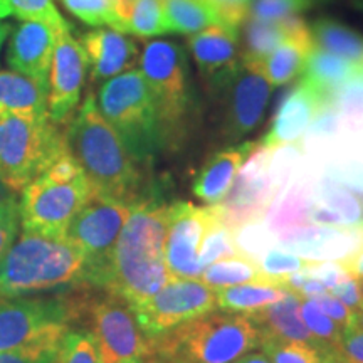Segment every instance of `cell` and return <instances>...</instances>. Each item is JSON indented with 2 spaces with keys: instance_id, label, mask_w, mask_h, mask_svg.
Wrapping results in <instances>:
<instances>
[{
  "instance_id": "13",
  "label": "cell",
  "mask_w": 363,
  "mask_h": 363,
  "mask_svg": "<svg viewBox=\"0 0 363 363\" xmlns=\"http://www.w3.org/2000/svg\"><path fill=\"white\" fill-rule=\"evenodd\" d=\"M279 189L272 177V152L257 148L240 167L233 190L225 195L219 208L220 222L233 233L264 219Z\"/></svg>"
},
{
  "instance_id": "11",
  "label": "cell",
  "mask_w": 363,
  "mask_h": 363,
  "mask_svg": "<svg viewBox=\"0 0 363 363\" xmlns=\"http://www.w3.org/2000/svg\"><path fill=\"white\" fill-rule=\"evenodd\" d=\"M86 310L101 363H145L153 357L152 342L123 299L106 293Z\"/></svg>"
},
{
  "instance_id": "12",
  "label": "cell",
  "mask_w": 363,
  "mask_h": 363,
  "mask_svg": "<svg viewBox=\"0 0 363 363\" xmlns=\"http://www.w3.org/2000/svg\"><path fill=\"white\" fill-rule=\"evenodd\" d=\"M216 293L201 279L170 278L160 291L133 308V315L148 340L162 337L185 321L214 311Z\"/></svg>"
},
{
  "instance_id": "21",
  "label": "cell",
  "mask_w": 363,
  "mask_h": 363,
  "mask_svg": "<svg viewBox=\"0 0 363 363\" xmlns=\"http://www.w3.org/2000/svg\"><path fill=\"white\" fill-rule=\"evenodd\" d=\"M308 220L311 225L325 227L363 225V201L353 190L325 177L310 189Z\"/></svg>"
},
{
  "instance_id": "34",
  "label": "cell",
  "mask_w": 363,
  "mask_h": 363,
  "mask_svg": "<svg viewBox=\"0 0 363 363\" xmlns=\"http://www.w3.org/2000/svg\"><path fill=\"white\" fill-rule=\"evenodd\" d=\"M262 353L272 363H338L333 352L321 350L308 343L261 338Z\"/></svg>"
},
{
  "instance_id": "18",
  "label": "cell",
  "mask_w": 363,
  "mask_h": 363,
  "mask_svg": "<svg viewBox=\"0 0 363 363\" xmlns=\"http://www.w3.org/2000/svg\"><path fill=\"white\" fill-rule=\"evenodd\" d=\"M335 103L301 79L281 101L269 130L259 140V148L267 152L284 147H299L313 120L325 106Z\"/></svg>"
},
{
  "instance_id": "4",
  "label": "cell",
  "mask_w": 363,
  "mask_h": 363,
  "mask_svg": "<svg viewBox=\"0 0 363 363\" xmlns=\"http://www.w3.org/2000/svg\"><path fill=\"white\" fill-rule=\"evenodd\" d=\"M152 342L160 363H234L261 345V331L246 315L211 311Z\"/></svg>"
},
{
  "instance_id": "9",
  "label": "cell",
  "mask_w": 363,
  "mask_h": 363,
  "mask_svg": "<svg viewBox=\"0 0 363 363\" xmlns=\"http://www.w3.org/2000/svg\"><path fill=\"white\" fill-rule=\"evenodd\" d=\"M133 206L94 194L71 220L65 239L84 256V284L104 289L116 240Z\"/></svg>"
},
{
  "instance_id": "42",
  "label": "cell",
  "mask_w": 363,
  "mask_h": 363,
  "mask_svg": "<svg viewBox=\"0 0 363 363\" xmlns=\"http://www.w3.org/2000/svg\"><path fill=\"white\" fill-rule=\"evenodd\" d=\"M316 0H252L249 17L261 21H281L308 11Z\"/></svg>"
},
{
  "instance_id": "38",
  "label": "cell",
  "mask_w": 363,
  "mask_h": 363,
  "mask_svg": "<svg viewBox=\"0 0 363 363\" xmlns=\"http://www.w3.org/2000/svg\"><path fill=\"white\" fill-rule=\"evenodd\" d=\"M72 16L93 27H110L118 30V0H61Z\"/></svg>"
},
{
  "instance_id": "8",
  "label": "cell",
  "mask_w": 363,
  "mask_h": 363,
  "mask_svg": "<svg viewBox=\"0 0 363 363\" xmlns=\"http://www.w3.org/2000/svg\"><path fill=\"white\" fill-rule=\"evenodd\" d=\"M96 104L136 162L147 163L163 147L155 103L138 67L104 81Z\"/></svg>"
},
{
  "instance_id": "48",
  "label": "cell",
  "mask_w": 363,
  "mask_h": 363,
  "mask_svg": "<svg viewBox=\"0 0 363 363\" xmlns=\"http://www.w3.org/2000/svg\"><path fill=\"white\" fill-rule=\"evenodd\" d=\"M234 363H272V362L264 355V353L249 352L244 357H240L239 360H235Z\"/></svg>"
},
{
  "instance_id": "25",
  "label": "cell",
  "mask_w": 363,
  "mask_h": 363,
  "mask_svg": "<svg viewBox=\"0 0 363 363\" xmlns=\"http://www.w3.org/2000/svg\"><path fill=\"white\" fill-rule=\"evenodd\" d=\"M49 84L16 71H0V115H49Z\"/></svg>"
},
{
  "instance_id": "32",
  "label": "cell",
  "mask_w": 363,
  "mask_h": 363,
  "mask_svg": "<svg viewBox=\"0 0 363 363\" xmlns=\"http://www.w3.org/2000/svg\"><path fill=\"white\" fill-rule=\"evenodd\" d=\"M216 306H219L224 313L234 315H252L262 310L271 303L278 301L283 296V289L264 283H246L229 288L217 289Z\"/></svg>"
},
{
  "instance_id": "31",
  "label": "cell",
  "mask_w": 363,
  "mask_h": 363,
  "mask_svg": "<svg viewBox=\"0 0 363 363\" xmlns=\"http://www.w3.org/2000/svg\"><path fill=\"white\" fill-rule=\"evenodd\" d=\"M118 33L158 38L165 33L163 0H118Z\"/></svg>"
},
{
  "instance_id": "27",
  "label": "cell",
  "mask_w": 363,
  "mask_h": 363,
  "mask_svg": "<svg viewBox=\"0 0 363 363\" xmlns=\"http://www.w3.org/2000/svg\"><path fill=\"white\" fill-rule=\"evenodd\" d=\"M167 34H197L211 26H222L216 0H163Z\"/></svg>"
},
{
  "instance_id": "15",
  "label": "cell",
  "mask_w": 363,
  "mask_h": 363,
  "mask_svg": "<svg viewBox=\"0 0 363 363\" xmlns=\"http://www.w3.org/2000/svg\"><path fill=\"white\" fill-rule=\"evenodd\" d=\"M272 86L259 61L244 59L224 89L227 93L224 140L238 143L259 126L269 104Z\"/></svg>"
},
{
  "instance_id": "2",
  "label": "cell",
  "mask_w": 363,
  "mask_h": 363,
  "mask_svg": "<svg viewBox=\"0 0 363 363\" xmlns=\"http://www.w3.org/2000/svg\"><path fill=\"white\" fill-rule=\"evenodd\" d=\"M66 142L94 194L131 206L143 199L140 162L135 160L120 135L99 113L94 94L84 98L67 123Z\"/></svg>"
},
{
  "instance_id": "20",
  "label": "cell",
  "mask_w": 363,
  "mask_h": 363,
  "mask_svg": "<svg viewBox=\"0 0 363 363\" xmlns=\"http://www.w3.org/2000/svg\"><path fill=\"white\" fill-rule=\"evenodd\" d=\"M56 30L38 22H21L9 35L7 65L11 71L49 84Z\"/></svg>"
},
{
  "instance_id": "47",
  "label": "cell",
  "mask_w": 363,
  "mask_h": 363,
  "mask_svg": "<svg viewBox=\"0 0 363 363\" xmlns=\"http://www.w3.org/2000/svg\"><path fill=\"white\" fill-rule=\"evenodd\" d=\"M338 262L343 266V269L347 271L348 274L363 276V249L355 254H352V256L345 257V259L338 261Z\"/></svg>"
},
{
  "instance_id": "54",
  "label": "cell",
  "mask_w": 363,
  "mask_h": 363,
  "mask_svg": "<svg viewBox=\"0 0 363 363\" xmlns=\"http://www.w3.org/2000/svg\"><path fill=\"white\" fill-rule=\"evenodd\" d=\"M352 4L358 9V11L363 12V0H352Z\"/></svg>"
},
{
  "instance_id": "44",
  "label": "cell",
  "mask_w": 363,
  "mask_h": 363,
  "mask_svg": "<svg viewBox=\"0 0 363 363\" xmlns=\"http://www.w3.org/2000/svg\"><path fill=\"white\" fill-rule=\"evenodd\" d=\"M313 301L320 306V310L325 313L326 316H330L335 323L342 326V328H350L353 325V318H355V311L350 310L348 306H345L338 298H335L330 291H325L321 294L311 298Z\"/></svg>"
},
{
  "instance_id": "22",
  "label": "cell",
  "mask_w": 363,
  "mask_h": 363,
  "mask_svg": "<svg viewBox=\"0 0 363 363\" xmlns=\"http://www.w3.org/2000/svg\"><path fill=\"white\" fill-rule=\"evenodd\" d=\"M257 148H259L257 142H244L214 153L195 177L192 184L195 197L206 202L207 206L220 203L233 187L240 167Z\"/></svg>"
},
{
  "instance_id": "1",
  "label": "cell",
  "mask_w": 363,
  "mask_h": 363,
  "mask_svg": "<svg viewBox=\"0 0 363 363\" xmlns=\"http://www.w3.org/2000/svg\"><path fill=\"white\" fill-rule=\"evenodd\" d=\"M170 206L143 197L131 207L113 251L104 291L130 308L147 301L169 283L165 238Z\"/></svg>"
},
{
  "instance_id": "3",
  "label": "cell",
  "mask_w": 363,
  "mask_h": 363,
  "mask_svg": "<svg viewBox=\"0 0 363 363\" xmlns=\"http://www.w3.org/2000/svg\"><path fill=\"white\" fill-rule=\"evenodd\" d=\"M84 256L65 238L24 233L0 261V301L84 283Z\"/></svg>"
},
{
  "instance_id": "10",
  "label": "cell",
  "mask_w": 363,
  "mask_h": 363,
  "mask_svg": "<svg viewBox=\"0 0 363 363\" xmlns=\"http://www.w3.org/2000/svg\"><path fill=\"white\" fill-rule=\"evenodd\" d=\"M83 305L67 298H13L0 301V352L65 335Z\"/></svg>"
},
{
  "instance_id": "33",
  "label": "cell",
  "mask_w": 363,
  "mask_h": 363,
  "mask_svg": "<svg viewBox=\"0 0 363 363\" xmlns=\"http://www.w3.org/2000/svg\"><path fill=\"white\" fill-rule=\"evenodd\" d=\"M308 197L310 189L305 185H293L279 201L271 203L267 211V229L278 235L311 225L308 220Z\"/></svg>"
},
{
  "instance_id": "36",
  "label": "cell",
  "mask_w": 363,
  "mask_h": 363,
  "mask_svg": "<svg viewBox=\"0 0 363 363\" xmlns=\"http://www.w3.org/2000/svg\"><path fill=\"white\" fill-rule=\"evenodd\" d=\"M219 212V208H217ZM227 257H247L240 251L238 242H235V233L220 222V217H217L214 224L211 225L208 233L203 238L201 256H199V262H201L202 271L207 266L214 264V262L220 259H227Z\"/></svg>"
},
{
  "instance_id": "26",
  "label": "cell",
  "mask_w": 363,
  "mask_h": 363,
  "mask_svg": "<svg viewBox=\"0 0 363 363\" xmlns=\"http://www.w3.org/2000/svg\"><path fill=\"white\" fill-rule=\"evenodd\" d=\"M360 72L363 71L353 66L352 62L315 45L306 59L301 79H305L308 84L313 86L325 98L335 101L343 86H347L353 78H357Z\"/></svg>"
},
{
  "instance_id": "28",
  "label": "cell",
  "mask_w": 363,
  "mask_h": 363,
  "mask_svg": "<svg viewBox=\"0 0 363 363\" xmlns=\"http://www.w3.org/2000/svg\"><path fill=\"white\" fill-rule=\"evenodd\" d=\"M299 21L301 19L298 16L281 21H261L247 16L240 26L244 59L264 61L281 43L289 38Z\"/></svg>"
},
{
  "instance_id": "17",
  "label": "cell",
  "mask_w": 363,
  "mask_h": 363,
  "mask_svg": "<svg viewBox=\"0 0 363 363\" xmlns=\"http://www.w3.org/2000/svg\"><path fill=\"white\" fill-rule=\"evenodd\" d=\"M240 30L225 26H211L187 38L194 62L212 91L222 93L242 65L244 51Z\"/></svg>"
},
{
  "instance_id": "43",
  "label": "cell",
  "mask_w": 363,
  "mask_h": 363,
  "mask_svg": "<svg viewBox=\"0 0 363 363\" xmlns=\"http://www.w3.org/2000/svg\"><path fill=\"white\" fill-rule=\"evenodd\" d=\"M21 229L19 199L16 194L0 201V261L16 242Z\"/></svg>"
},
{
  "instance_id": "37",
  "label": "cell",
  "mask_w": 363,
  "mask_h": 363,
  "mask_svg": "<svg viewBox=\"0 0 363 363\" xmlns=\"http://www.w3.org/2000/svg\"><path fill=\"white\" fill-rule=\"evenodd\" d=\"M13 17L22 22H38L44 24L56 33H72V27L52 0H9Z\"/></svg>"
},
{
  "instance_id": "46",
  "label": "cell",
  "mask_w": 363,
  "mask_h": 363,
  "mask_svg": "<svg viewBox=\"0 0 363 363\" xmlns=\"http://www.w3.org/2000/svg\"><path fill=\"white\" fill-rule=\"evenodd\" d=\"M222 13V26L239 29L246 21L252 0H216Z\"/></svg>"
},
{
  "instance_id": "14",
  "label": "cell",
  "mask_w": 363,
  "mask_h": 363,
  "mask_svg": "<svg viewBox=\"0 0 363 363\" xmlns=\"http://www.w3.org/2000/svg\"><path fill=\"white\" fill-rule=\"evenodd\" d=\"M217 206L197 207L190 202L170 203L169 230L165 238V264L170 278L199 279L203 238L214 224Z\"/></svg>"
},
{
  "instance_id": "16",
  "label": "cell",
  "mask_w": 363,
  "mask_h": 363,
  "mask_svg": "<svg viewBox=\"0 0 363 363\" xmlns=\"http://www.w3.org/2000/svg\"><path fill=\"white\" fill-rule=\"evenodd\" d=\"M88 62L79 40L71 33H59L49 71V118L59 126H67L78 111Z\"/></svg>"
},
{
  "instance_id": "29",
  "label": "cell",
  "mask_w": 363,
  "mask_h": 363,
  "mask_svg": "<svg viewBox=\"0 0 363 363\" xmlns=\"http://www.w3.org/2000/svg\"><path fill=\"white\" fill-rule=\"evenodd\" d=\"M310 30L315 45L363 71V34L330 17L316 19L310 26Z\"/></svg>"
},
{
  "instance_id": "19",
  "label": "cell",
  "mask_w": 363,
  "mask_h": 363,
  "mask_svg": "<svg viewBox=\"0 0 363 363\" xmlns=\"http://www.w3.org/2000/svg\"><path fill=\"white\" fill-rule=\"evenodd\" d=\"M79 44L84 51L89 79L93 83L113 79L115 76L135 69L133 66L138 65L140 49L136 40L110 27H98L86 33Z\"/></svg>"
},
{
  "instance_id": "5",
  "label": "cell",
  "mask_w": 363,
  "mask_h": 363,
  "mask_svg": "<svg viewBox=\"0 0 363 363\" xmlns=\"http://www.w3.org/2000/svg\"><path fill=\"white\" fill-rule=\"evenodd\" d=\"M138 71L155 103L163 147H177L187 135L195 110L187 52L175 40L150 39L140 51Z\"/></svg>"
},
{
  "instance_id": "55",
  "label": "cell",
  "mask_w": 363,
  "mask_h": 363,
  "mask_svg": "<svg viewBox=\"0 0 363 363\" xmlns=\"http://www.w3.org/2000/svg\"><path fill=\"white\" fill-rule=\"evenodd\" d=\"M145 363H160V362H158L155 357H152V358H148V360H147V362H145Z\"/></svg>"
},
{
  "instance_id": "39",
  "label": "cell",
  "mask_w": 363,
  "mask_h": 363,
  "mask_svg": "<svg viewBox=\"0 0 363 363\" xmlns=\"http://www.w3.org/2000/svg\"><path fill=\"white\" fill-rule=\"evenodd\" d=\"M56 363H101L89 330H69L59 347Z\"/></svg>"
},
{
  "instance_id": "45",
  "label": "cell",
  "mask_w": 363,
  "mask_h": 363,
  "mask_svg": "<svg viewBox=\"0 0 363 363\" xmlns=\"http://www.w3.org/2000/svg\"><path fill=\"white\" fill-rule=\"evenodd\" d=\"M337 358L338 363H363V330L357 326L343 330Z\"/></svg>"
},
{
  "instance_id": "53",
  "label": "cell",
  "mask_w": 363,
  "mask_h": 363,
  "mask_svg": "<svg viewBox=\"0 0 363 363\" xmlns=\"http://www.w3.org/2000/svg\"><path fill=\"white\" fill-rule=\"evenodd\" d=\"M13 192H11V190H9L6 185L4 184H0V201H2V199H6V197H9V195H12Z\"/></svg>"
},
{
  "instance_id": "40",
  "label": "cell",
  "mask_w": 363,
  "mask_h": 363,
  "mask_svg": "<svg viewBox=\"0 0 363 363\" xmlns=\"http://www.w3.org/2000/svg\"><path fill=\"white\" fill-rule=\"evenodd\" d=\"M318 262H321V261L306 259V257H301V256H298V254L284 251V249H281V247L267 249L266 252L261 254L259 259H257V264H259L262 272L269 276V278L278 281V286H279L278 278H281V276L310 269V267L316 266Z\"/></svg>"
},
{
  "instance_id": "24",
  "label": "cell",
  "mask_w": 363,
  "mask_h": 363,
  "mask_svg": "<svg viewBox=\"0 0 363 363\" xmlns=\"http://www.w3.org/2000/svg\"><path fill=\"white\" fill-rule=\"evenodd\" d=\"M313 48L315 40L310 26H306V22L301 19L289 38L281 43L264 61H261L269 83L272 86H284L303 74L306 59Z\"/></svg>"
},
{
  "instance_id": "6",
  "label": "cell",
  "mask_w": 363,
  "mask_h": 363,
  "mask_svg": "<svg viewBox=\"0 0 363 363\" xmlns=\"http://www.w3.org/2000/svg\"><path fill=\"white\" fill-rule=\"evenodd\" d=\"M93 195L88 177L67 152L22 189L21 229L45 238H65L71 220Z\"/></svg>"
},
{
  "instance_id": "35",
  "label": "cell",
  "mask_w": 363,
  "mask_h": 363,
  "mask_svg": "<svg viewBox=\"0 0 363 363\" xmlns=\"http://www.w3.org/2000/svg\"><path fill=\"white\" fill-rule=\"evenodd\" d=\"M299 315H301L303 323H305L308 331L313 335V338L316 340V343L320 345L321 348H325V350L333 352L335 355H337V348L340 347L343 335L342 326L335 323L330 316H326L325 313L320 310V306H318L313 299L308 298L303 299Z\"/></svg>"
},
{
  "instance_id": "49",
  "label": "cell",
  "mask_w": 363,
  "mask_h": 363,
  "mask_svg": "<svg viewBox=\"0 0 363 363\" xmlns=\"http://www.w3.org/2000/svg\"><path fill=\"white\" fill-rule=\"evenodd\" d=\"M11 33H12L11 24H7V22L0 21V52H2V45L9 39V35H11Z\"/></svg>"
},
{
  "instance_id": "50",
  "label": "cell",
  "mask_w": 363,
  "mask_h": 363,
  "mask_svg": "<svg viewBox=\"0 0 363 363\" xmlns=\"http://www.w3.org/2000/svg\"><path fill=\"white\" fill-rule=\"evenodd\" d=\"M355 281H357V291H358V303H360L358 311H363V276H355Z\"/></svg>"
},
{
  "instance_id": "41",
  "label": "cell",
  "mask_w": 363,
  "mask_h": 363,
  "mask_svg": "<svg viewBox=\"0 0 363 363\" xmlns=\"http://www.w3.org/2000/svg\"><path fill=\"white\" fill-rule=\"evenodd\" d=\"M65 335H52L16 350L0 352V363H56Z\"/></svg>"
},
{
  "instance_id": "51",
  "label": "cell",
  "mask_w": 363,
  "mask_h": 363,
  "mask_svg": "<svg viewBox=\"0 0 363 363\" xmlns=\"http://www.w3.org/2000/svg\"><path fill=\"white\" fill-rule=\"evenodd\" d=\"M12 13V9H11V4H9V0H0V21L6 19Z\"/></svg>"
},
{
  "instance_id": "23",
  "label": "cell",
  "mask_w": 363,
  "mask_h": 363,
  "mask_svg": "<svg viewBox=\"0 0 363 363\" xmlns=\"http://www.w3.org/2000/svg\"><path fill=\"white\" fill-rule=\"evenodd\" d=\"M303 299L305 298L298 296V294L284 291L278 301L271 303V305L262 308V310L249 315L252 323L259 328L261 338L308 343L313 345V347L321 348L316 343V340L313 338V335L308 331L301 320V315H299ZM321 350H325V348H321Z\"/></svg>"
},
{
  "instance_id": "30",
  "label": "cell",
  "mask_w": 363,
  "mask_h": 363,
  "mask_svg": "<svg viewBox=\"0 0 363 363\" xmlns=\"http://www.w3.org/2000/svg\"><path fill=\"white\" fill-rule=\"evenodd\" d=\"M199 279L212 291L246 283H264L279 288L278 281L264 274L257 261L251 257H227V259L217 261L207 266L201 272Z\"/></svg>"
},
{
  "instance_id": "52",
  "label": "cell",
  "mask_w": 363,
  "mask_h": 363,
  "mask_svg": "<svg viewBox=\"0 0 363 363\" xmlns=\"http://www.w3.org/2000/svg\"><path fill=\"white\" fill-rule=\"evenodd\" d=\"M352 326H357V328L363 330V311H355V318H353Z\"/></svg>"
},
{
  "instance_id": "7",
  "label": "cell",
  "mask_w": 363,
  "mask_h": 363,
  "mask_svg": "<svg viewBox=\"0 0 363 363\" xmlns=\"http://www.w3.org/2000/svg\"><path fill=\"white\" fill-rule=\"evenodd\" d=\"M69 152L66 130L49 115H0V184L21 194Z\"/></svg>"
}]
</instances>
